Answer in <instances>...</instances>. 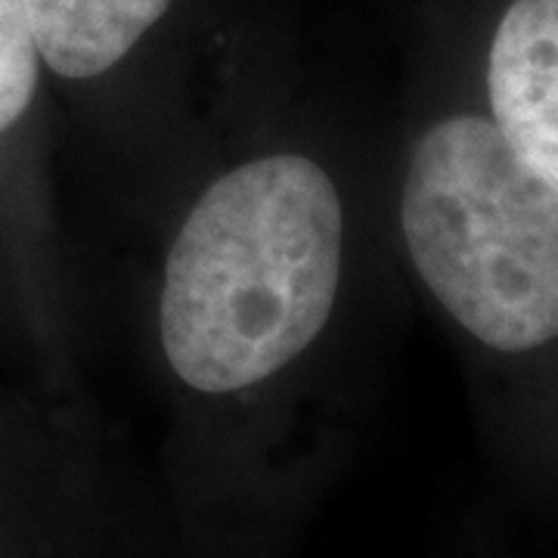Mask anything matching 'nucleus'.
I'll return each mask as SVG.
<instances>
[{
	"label": "nucleus",
	"instance_id": "obj_1",
	"mask_svg": "<svg viewBox=\"0 0 558 558\" xmlns=\"http://www.w3.org/2000/svg\"><path fill=\"white\" fill-rule=\"evenodd\" d=\"M344 218L307 156H264L215 180L165 264L159 336L174 376L205 395L270 379L332 317Z\"/></svg>",
	"mask_w": 558,
	"mask_h": 558
},
{
	"label": "nucleus",
	"instance_id": "obj_2",
	"mask_svg": "<svg viewBox=\"0 0 558 558\" xmlns=\"http://www.w3.org/2000/svg\"><path fill=\"white\" fill-rule=\"evenodd\" d=\"M400 227L428 292L487 348L558 339V186L494 121L453 116L416 140Z\"/></svg>",
	"mask_w": 558,
	"mask_h": 558
},
{
	"label": "nucleus",
	"instance_id": "obj_3",
	"mask_svg": "<svg viewBox=\"0 0 558 558\" xmlns=\"http://www.w3.org/2000/svg\"><path fill=\"white\" fill-rule=\"evenodd\" d=\"M494 124L558 186V0H512L487 62Z\"/></svg>",
	"mask_w": 558,
	"mask_h": 558
},
{
	"label": "nucleus",
	"instance_id": "obj_4",
	"mask_svg": "<svg viewBox=\"0 0 558 558\" xmlns=\"http://www.w3.org/2000/svg\"><path fill=\"white\" fill-rule=\"evenodd\" d=\"M38 57L62 78H97L121 62L171 0H22Z\"/></svg>",
	"mask_w": 558,
	"mask_h": 558
},
{
	"label": "nucleus",
	"instance_id": "obj_5",
	"mask_svg": "<svg viewBox=\"0 0 558 558\" xmlns=\"http://www.w3.org/2000/svg\"><path fill=\"white\" fill-rule=\"evenodd\" d=\"M38 47L22 0H0V134L25 116L38 87Z\"/></svg>",
	"mask_w": 558,
	"mask_h": 558
}]
</instances>
